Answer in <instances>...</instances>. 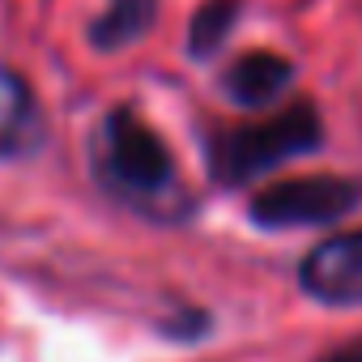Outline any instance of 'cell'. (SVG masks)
Returning a JSON list of instances; mask_svg holds the SVG:
<instances>
[{
  "instance_id": "cell-1",
  "label": "cell",
  "mask_w": 362,
  "mask_h": 362,
  "mask_svg": "<svg viewBox=\"0 0 362 362\" xmlns=\"http://www.w3.org/2000/svg\"><path fill=\"white\" fill-rule=\"evenodd\" d=\"M320 141H324V124H320L315 103H294V107H286L260 124L214 128L205 141V153H209V170H214L218 184L243 188L252 179L286 166L290 158L315 153Z\"/></svg>"
},
{
  "instance_id": "cell-2",
  "label": "cell",
  "mask_w": 362,
  "mask_h": 362,
  "mask_svg": "<svg viewBox=\"0 0 362 362\" xmlns=\"http://www.w3.org/2000/svg\"><path fill=\"white\" fill-rule=\"evenodd\" d=\"M362 209V179L354 175H298L269 184L252 197V222L264 230H298V226H332Z\"/></svg>"
},
{
  "instance_id": "cell-3",
  "label": "cell",
  "mask_w": 362,
  "mask_h": 362,
  "mask_svg": "<svg viewBox=\"0 0 362 362\" xmlns=\"http://www.w3.org/2000/svg\"><path fill=\"white\" fill-rule=\"evenodd\" d=\"M103 175L124 197H162L175 184V158L136 111L119 107L103 119Z\"/></svg>"
},
{
  "instance_id": "cell-4",
  "label": "cell",
  "mask_w": 362,
  "mask_h": 362,
  "mask_svg": "<svg viewBox=\"0 0 362 362\" xmlns=\"http://www.w3.org/2000/svg\"><path fill=\"white\" fill-rule=\"evenodd\" d=\"M298 286L320 307H362V230L315 243L298 264Z\"/></svg>"
},
{
  "instance_id": "cell-5",
  "label": "cell",
  "mask_w": 362,
  "mask_h": 362,
  "mask_svg": "<svg viewBox=\"0 0 362 362\" xmlns=\"http://www.w3.org/2000/svg\"><path fill=\"white\" fill-rule=\"evenodd\" d=\"M47 141V124H43V107L30 90V81L0 64V162H18L39 153Z\"/></svg>"
},
{
  "instance_id": "cell-6",
  "label": "cell",
  "mask_w": 362,
  "mask_h": 362,
  "mask_svg": "<svg viewBox=\"0 0 362 362\" xmlns=\"http://www.w3.org/2000/svg\"><path fill=\"white\" fill-rule=\"evenodd\" d=\"M294 77H298V69L286 56H277V52H247V56H239L226 69L222 90H226L230 103H239L247 111H260V107H273L294 86Z\"/></svg>"
},
{
  "instance_id": "cell-7",
  "label": "cell",
  "mask_w": 362,
  "mask_h": 362,
  "mask_svg": "<svg viewBox=\"0 0 362 362\" xmlns=\"http://www.w3.org/2000/svg\"><path fill=\"white\" fill-rule=\"evenodd\" d=\"M153 22H158V0H111L90 26V43L98 52H124L136 39H145Z\"/></svg>"
},
{
  "instance_id": "cell-8",
  "label": "cell",
  "mask_w": 362,
  "mask_h": 362,
  "mask_svg": "<svg viewBox=\"0 0 362 362\" xmlns=\"http://www.w3.org/2000/svg\"><path fill=\"white\" fill-rule=\"evenodd\" d=\"M235 22H239V0H205L192 18V30H188V56L209 60L230 39Z\"/></svg>"
},
{
  "instance_id": "cell-9",
  "label": "cell",
  "mask_w": 362,
  "mask_h": 362,
  "mask_svg": "<svg viewBox=\"0 0 362 362\" xmlns=\"http://www.w3.org/2000/svg\"><path fill=\"white\" fill-rule=\"evenodd\" d=\"M320 362H362V341H349V345H341V349L324 354Z\"/></svg>"
}]
</instances>
